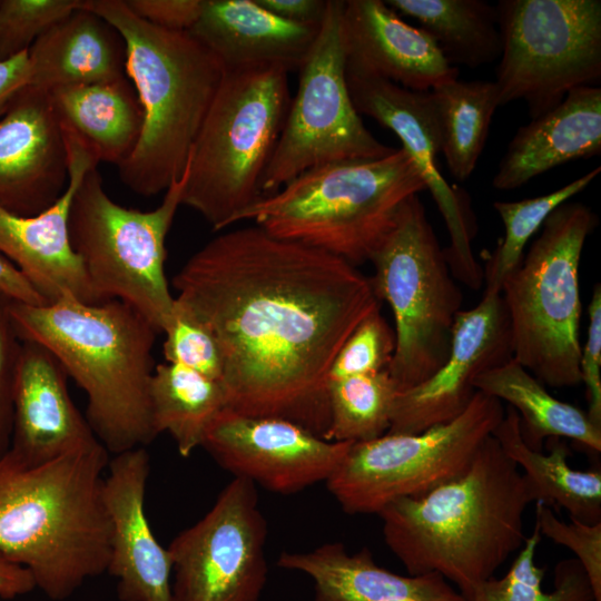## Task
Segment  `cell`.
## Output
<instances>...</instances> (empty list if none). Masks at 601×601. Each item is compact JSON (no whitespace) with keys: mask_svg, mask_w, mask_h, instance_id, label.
<instances>
[{"mask_svg":"<svg viewBox=\"0 0 601 601\" xmlns=\"http://www.w3.org/2000/svg\"><path fill=\"white\" fill-rule=\"evenodd\" d=\"M149 401L156 434L167 432L183 457L203 445L210 425L227 406L221 382L171 363L156 365Z\"/></svg>","mask_w":601,"mask_h":601,"instance_id":"cell-31","label":"cell"},{"mask_svg":"<svg viewBox=\"0 0 601 601\" xmlns=\"http://www.w3.org/2000/svg\"><path fill=\"white\" fill-rule=\"evenodd\" d=\"M352 444L327 441L286 420L246 416L225 408L201 446L234 476L275 493L292 494L326 482Z\"/></svg>","mask_w":601,"mask_h":601,"instance_id":"cell-16","label":"cell"},{"mask_svg":"<svg viewBox=\"0 0 601 601\" xmlns=\"http://www.w3.org/2000/svg\"><path fill=\"white\" fill-rule=\"evenodd\" d=\"M400 388L387 370L331 380L327 441L359 443L387 433Z\"/></svg>","mask_w":601,"mask_h":601,"instance_id":"cell-33","label":"cell"},{"mask_svg":"<svg viewBox=\"0 0 601 601\" xmlns=\"http://www.w3.org/2000/svg\"><path fill=\"white\" fill-rule=\"evenodd\" d=\"M513 358L509 316L501 294H484L456 315L445 363L426 381L400 391L387 433L416 434L460 416L476 390L475 377Z\"/></svg>","mask_w":601,"mask_h":601,"instance_id":"cell-17","label":"cell"},{"mask_svg":"<svg viewBox=\"0 0 601 601\" xmlns=\"http://www.w3.org/2000/svg\"><path fill=\"white\" fill-rule=\"evenodd\" d=\"M535 494L492 435L459 479L377 515L391 552L408 575L439 573L469 601L524 541L523 515Z\"/></svg>","mask_w":601,"mask_h":601,"instance_id":"cell-2","label":"cell"},{"mask_svg":"<svg viewBox=\"0 0 601 601\" xmlns=\"http://www.w3.org/2000/svg\"><path fill=\"white\" fill-rule=\"evenodd\" d=\"M377 299L394 315L396 346L387 371L400 391L430 378L447 359L463 295L418 195L401 207L395 226L371 260Z\"/></svg>","mask_w":601,"mask_h":601,"instance_id":"cell-10","label":"cell"},{"mask_svg":"<svg viewBox=\"0 0 601 601\" xmlns=\"http://www.w3.org/2000/svg\"><path fill=\"white\" fill-rule=\"evenodd\" d=\"M319 27L284 20L256 0H204L200 16L188 32L219 59L225 70L278 66L289 72L299 70L306 60Z\"/></svg>","mask_w":601,"mask_h":601,"instance_id":"cell-23","label":"cell"},{"mask_svg":"<svg viewBox=\"0 0 601 601\" xmlns=\"http://www.w3.org/2000/svg\"><path fill=\"white\" fill-rule=\"evenodd\" d=\"M600 152L601 87H579L516 130L492 185L499 190H512L560 165Z\"/></svg>","mask_w":601,"mask_h":601,"instance_id":"cell-24","label":"cell"},{"mask_svg":"<svg viewBox=\"0 0 601 601\" xmlns=\"http://www.w3.org/2000/svg\"><path fill=\"white\" fill-rule=\"evenodd\" d=\"M18 336L47 348L86 393V418L96 437L117 454L145 447L156 436L149 385L159 334L128 304H99L66 295L42 306L12 303Z\"/></svg>","mask_w":601,"mask_h":601,"instance_id":"cell-4","label":"cell"},{"mask_svg":"<svg viewBox=\"0 0 601 601\" xmlns=\"http://www.w3.org/2000/svg\"><path fill=\"white\" fill-rule=\"evenodd\" d=\"M277 17L308 26H321L327 9L325 0H256Z\"/></svg>","mask_w":601,"mask_h":601,"instance_id":"cell-43","label":"cell"},{"mask_svg":"<svg viewBox=\"0 0 601 601\" xmlns=\"http://www.w3.org/2000/svg\"><path fill=\"white\" fill-rule=\"evenodd\" d=\"M499 105L524 100L531 119L601 79L600 0H500Z\"/></svg>","mask_w":601,"mask_h":601,"instance_id":"cell-12","label":"cell"},{"mask_svg":"<svg viewBox=\"0 0 601 601\" xmlns=\"http://www.w3.org/2000/svg\"><path fill=\"white\" fill-rule=\"evenodd\" d=\"M398 14L418 21L450 65L477 68L501 56L495 4L484 0H386Z\"/></svg>","mask_w":601,"mask_h":601,"instance_id":"cell-30","label":"cell"},{"mask_svg":"<svg viewBox=\"0 0 601 601\" xmlns=\"http://www.w3.org/2000/svg\"><path fill=\"white\" fill-rule=\"evenodd\" d=\"M597 220L582 203L558 206L502 284L513 358L554 388L581 383L579 267Z\"/></svg>","mask_w":601,"mask_h":601,"instance_id":"cell-8","label":"cell"},{"mask_svg":"<svg viewBox=\"0 0 601 601\" xmlns=\"http://www.w3.org/2000/svg\"><path fill=\"white\" fill-rule=\"evenodd\" d=\"M502 402L476 391L456 418L416 434L353 443L328 491L348 514H377L400 497L422 496L462 476L504 416Z\"/></svg>","mask_w":601,"mask_h":601,"instance_id":"cell-11","label":"cell"},{"mask_svg":"<svg viewBox=\"0 0 601 601\" xmlns=\"http://www.w3.org/2000/svg\"><path fill=\"white\" fill-rule=\"evenodd\" d=\"M278 66L225 70L186 166L181 205L220 230L263 197L262 183L290 105Z\"/></svg>","mask_w":601,"mask_h":601,"instance_id":"cell-7","label":"cell"},{"mask_svg":"<svg viewBox=\"0 0 601 601\" xmlns=\"http://www.w3.org/2000/svg\"><path fill=\"white\" fill-rule=\"evenodd\" d=\"M589 329L581 349V382L585 385L589 420L601 427V286L597 284L589 305Z\"/></svg>","mask_w":601,"mask_h":601,"instance_id":"cell-41","label":"cell"},{"mask_svg":"<svg viewBox=\"0 0 601 601\" xmlns=\"http://www.w3.org/2000/svg\"><path fill=\"white\" fill-rule=\"evenodd\" d=\"M61 131L76 138L99 164L117 167L135 150L144 111L126 77L49 90Z\"/></svg>","mask_w":601,"mask_h":601,"instance_id":"cell-27","label":"cell"},{"mask_svg":"<svg viewBox=\"0 0 601 601\" xmlns=\"http://www.w3.org/2000/svg\"><path fill=\"white\" fill-rule=\"evenodd\" d=\"M346 80L356 111L392 130L417 167L451 237L444 255L452 275L467 287L479 289L484 273L471 246L475 219L465 194L451 186L440 170V130L431 91H414L347 71Z\"/></svg>","mask_w":601,"mask_h":601,"instance_id":"cell-15","label":"cell"},{"mask_svg":"<svg viewBox=\"0 0 601 601\" xmlns=\"http://www.w3.org/2000/svg\"><path fill=\"white\" fill-rule=\"evenodd\" d=\"M277 564L309 575L315 601H467L439 573L400 575L378 566L367 548L349 554L339 542L282 552Z\"/></svg>","mask_w":601,"mask_h":601,"instance_id":"cell-25","label":"cell"},{"mask_svg":"<svg viewBox=\"0 0 601 601\" xmlns=\"http://www.w3.org/2000/svg\"><path fill=\"white\" fill-rule=\"evenodd\" d=\"M140 19L162 29L189 31L198 20L204 0H125Z\"/></svg>","mask_w":601,"mask_h":601,"instance_id":"cell-42","label":"cell"},{"mask_svg":"<svg viewBox=\"0 0 601 601\" xmlns=\"http://www.w3.org/2000/svg\"><path fill=\"white\" fill-rule=\"evenodd\" d=\"M346 71L431 91L457 79L435 41L382 0H346L342 11Z\"/></svg>","mask_w":601,"mask_h":601,"instance_id":"cell-21","label":"cell"},{"mask_svg":"<svg viewBox=\"0 0 601 601\" xmlns=\"http://www.w3.org/2000/svg\"><path fill=\"white\" fill-rule=\"evenodd\" d=\"M0 293L19 304L42 306L49 304L21 270L0 254Z\"/></svg>","mask_w":601,"mask_h":601,"instance_id":"cell-44","label":"cell"},{"mask_svg":"<svg viewBox=\"0 0 601 601\" xmlns=\"http://www.w3.org/2000/svg\"><path fill=\"white\" fill-rule=\"evenodd\" d=\"M601 167L549 194L516 201H495L493 207L504 225V235L489 255L484 273V294H501L505 277L522 262L530 238L560 205L584 190L600 174Z\"/></svg>","mask_w":601,"mask_h":601,"instance_id":"cell-34","label":"cell"},{"mask_svg":"<svg viewBox=\"0 0 601 601\" xmlns=\"http://www.w3.org/2000/svg\"><path fill=\"white\" fill-rule=\"evenodd\" d=\"M266 540L256 485L234 476L167 548L174 601H258L267 579Z\"/></svg>","mask_w":601,"mask_h":601,"instance_id":"cell-14","label":"cell"},{"mask_svg":"<svg viewBox=\"0 0 601 601\" xmlns=\"http://www.w3.org/2000/svg\"><path fill=\"white\" fill-rule=\"evenodd\" d=\"M166 363L178 364L221 382L224 363L213 333L175 299L171 317L162 331Z\"/></svg>","mask_w":601,"mask_h":601,"instance_id":"cell-36","label":"cell"},{"mask_svg":"<svg viewBox=\"0 0 601 601\" xmlns=\"http://www.w3.org/2000/svg\"><path fill=\"white\" fill-rule=\"evenodd\" d=\"M492 435L523 471L536 501L562 508L571 520L584 524L601 522V472L572 469L568 463L570 450L561 437L548 439V453L530 449L521 436L519 414L511 406Z\"/></svg>","mask_w":601,"mask_h":601,"instance_id":"cell-28","label":"cell"},{"mask_svg":"<svg viewBox=\"0 0 601 601\" xmlns=\"http://www.w3.org/2000/svg\"><path fill=\"white\" fill-rule=\"evenodd\" d=\"M36 589L31 574L0 553V599L11 600Z\"/></svg>","mask_w":601,"mask_h":601,"instance_id":"cell-46","label":"cell"},{"mask_svg":"<svg viewBox=\"0 0 601 601\" xmlns=\"http://www.w3.org/2000/svg\"><path fill=\"white\" fill-rule=\"evenodd\" d=\"M29 80L28 52L0 61V117L4 114L13 96Z\"/></svg>","mask_w":601,"mask_h":601,"instance_id":"cell-45","label":"cell"},{"mask_svg":"<svg viewBox=\"0 0 601 601\" xmlns=\"http://www.w3.org/2000/svg\"><path fill=\"white\" fill-rule=\"evenodd\" d=\"M150 459L145 447L114 454L104 479L110 523L107 572L120 601H174L169 551L156 539L145 510Z\"/></svg>","mask_w":601,"mask_h":601,"instance_id":"cell-19","label":"cell"},{"mask_svg":"<svg viewBox=\"0 0 601 601\" xmlns=\"http://www.w3.org/2000/svg\"><path fill=\"white\" fill-rule=\"evenodd\" d=\"M424 190L417 167L401 147L380 158L309 169L263 196L235 223L254 220L274 237L357 266L371 260L395 226L403 204Z\"/></svg>","mask_w":601,"mask_h":601,"instance_id":"cell-6","label":"cell"},{"mask_svg":"<svg viewBox=\"0 0 601 601\" xmlns=\"http://www.w3.org/2000/svg\"><path fill=\"white\" fill-rule=\"evenodd\" d=\"M473 385L516 411L521 436L530 449L541 451L544 439L565 437L601 452V427L589 420L587 412L552 396L514 358L479 374Z\"/></svg>","mask_w":601,"mask_h":601,"instance_id":"cell-29","label":"cell"},{"mask_svg":"<svg viewBox=\"0 0 601 601\" xmlns=\"http://www.w3.org/2000/svg\"><path fill=\"white\" fill-rule=\"evenodd\" d=\"M81 0H0V61L28 52L50 27Z\"/></svg>","mask_w":601,"mask_h":601,"instance_id":"cell-37","label":"cell"},{"mask_svg":"<svg viewBox=\"0 0 601 601\" xmlns=\"http://www.w3.org/2000/svg\"><path fill=\"white\" fill-rule=\"evenodd\" d=\"M186 178L185 168L160 205L142 211L115 203L95 167L79 183L70 207L71 245L99 303L128 304L159 334L175 304L165 273L166 238L181 205Z\"/></svg>","mask_w":601,"mask_h":601,"instance_id":"cell-9","label":"cell"},{"mask_svg":"<svg viewBox=\"0 0 601 601\" xmlns=\"http://www.w3.org/2000/svg\"><path fill=\"white\" fill-rule=\"evenodd\" d=\"M67 376L47 348L22 341L8 449L20 460L42 463L101 444L73 404Z\"/></svg>","mask_w":601,"mask_h":601,"instance_id":"cell-22","label":"cell"},{"mask_svg":"<svg viewBox=\"0 0 601 601\" xmlns=\"http://www.w3.org/2000/svg\"><path fill=\"white\" fill-rule=\"evenodd\" d=\"M171 284L218 343L226 408L286 420L326 440L329 370L356 326L381 308L371 279L254 225L209 240Z\"/></svg>","mask_w":601,"mask_h":601,"instance_id":"cell-1","label":"cell"},{"mask_svg":"<svg viewBox=\"0 0 601 601\" xmlns=\"http://www.w3.org/2000/svg\"><path fill=\"white\" fill-rule=\"evenodd\" d=\"M68 179L67 148L50 92L26 85L0 117V207L37 215L56 203Z\"/></svg>","mask_w":601,"mask_h":601,"instance_id":"cell-18","label":"cell"},{"mask_svg":"<svg viewBox=\"0 0 601 601\" xmlns=\"http://www.w3.org/2000/svg\"><path fill=\"white\" fill-rule=\"evenodd\" d=\"M28 60V85L46 90L126 77L121 35L81 6L33 42Z\"/></svg>","mask_w":601,"mask_h":601,"instance_id":"cell-26","label":"cell"},{"mask_svg":"<svg viewBox=\"0 0 601 601\" xmlns=\"http://www.w3.org/2000/svg\"><path fill=\"white\" fill-rule=\"evenodd\" d=\"M109 459L102 444L33 464L9 450L0 455V553L50 600H66L107 572Z\"/></svg>","mask_w":601,"mask_h":601,"instance_id":"cell-3","label":"cell"},{"mask_svg":"<svg viewBox=\"0 0 601 601\" xmlns=\"http://www.w3.org/2000/svg\"><path fill=\"white\" fill-rule=\"evenodd\" d=\"M395 346V332L381 314V308L375 309L341 347L329 370V381L387 370Z\"/></svg>","mask_w":601,"mask_h":601,"instance_id":"cell-38","label":"cell"},{"mask_svg":"<svg viewBox=\"0 0 601 601\" xmlns=\"http://www.w3.org/2000/svg\"><path fill=\"white\" fill-rule=\"evenodd\" d=\"M12 303L0 293V455L10 446L13 385L22 345L11 315Z\"/></svg>","mask_w":601,"mask_h":601,"instance_id":"cell-40","label":"cell"},{"mask_svg":"<svg viewBox=\"0 0 601 601\" xmlns=\"http://www.w3.org/2000/svg\"><path fill=\"white\" fill-rule=\"evenodd\" d=\"M62 136L69 166L67 188L56 203L33 216H19L0 207V254L21 270L48 303L70 295L99 304L69 234L73 194L86 173L98 162L76 138L63 132Z\"/></svg>","mask_w":601,"mask_h":601,"instance_id":"cell-20","label":"cell"},{"mask_svg":"<svg viewBox=\"0 0 601 601\" xmlns=\"http://www.w3.org/2000/svg\"><path fill=\"white\" fill-rule=\"evenodd\" d=\"M540 540L541 534L534 524L532 534L525 538L508 573L480 584L469 601H594L589 578L575 558L555 565L554 590L543 591L545 569L534 562Z\"/></svg>","mask_w":601,"mask_h":601,"instance_id":"cell-35","label":"cell"},{"mask_svg":"<svg viewBox=\"0 0 601 601\" xmlns=\"http://www.w3.org/2000/svg\"><path fill=\"white\" fill-rule=\"evenodd\" d=\"M126 45V76L144 111L141 135L118 166L125 186L141 196L166 191L187 166L191 148L223 80L219 59L188 31L156 27L125 0H81Z\"/></svg>","mask_w":601,"mask_h":601,"instance_id":"cell-5","label":"cell"},{"mask_svg":"<svg viewBox=\"0 0 601 601\" xmlns=\"http://www.w3.org/2000/svg\"><path fill=\"white\" fill-rule=\"evenodd\" d=\"M343 6V0L327 1L316 40L298 70L297 91L263 178V196L309 169L380 158L396 149L372 135L353 105L346 80Z\"/></svg>","mask_w":601,"mask_h":601,"instance_id":"cell-13","label":"cell"},{"mask_svg":"<svg viewBox=\"0 0 601 601\" xmlns=\"http://www.w3.org/2000/svg\"><path fill=\"white\" fill-rule=\"evenodd\" d=\"M535 524L541 536L570 549L583 566L594 601H601V522L584 524L571 520L566 523L558 519L551 508L535 502Z\"/></svg>","mask_w":601,"mask_h":601,"instance_id":"cell-39","label":"cell"},{"mask_svg":"<svg viewBox=\"0 0 601 601\" xmlns=\"http://www.w3.org/2000/svg\"><path fill=\"white\" fill-rule=\"evenodd\" d=\"M440 130L441 154L452 177L464 181L483 152L499 105L494 81L459 80L431 90Z\"/></svg>","mask_w":601,"mask_h":601,"instance_id":"cell-32","label":"cell"}]
</instances>
